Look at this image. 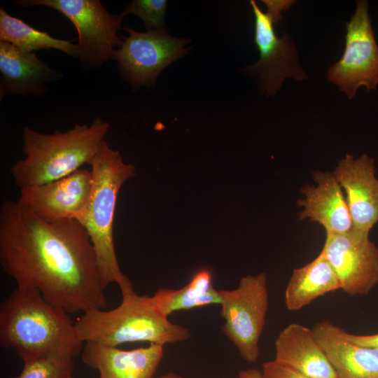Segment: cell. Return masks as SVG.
Instances as JSON below:
<instances>
[{
    "mask_svg": "<svg viewBox=\"0 0 378 378\" xmlns=\"http://www.w3.org/2000/svg\"><path fill=\"white\" fill-rule=\"evenodd\" d=\"M346 29L343 55L328 69V78L351 99L360 87L370 91L378 85V44L367 1H356V11Z\"/></svg>",
    "mask_w": 378,
    "mask_h": 378,
    "instance_id": "obj_8",
    "label": "cell"
},
{
    "mask_svg": "<svg viewBox=\"0 0 378 378\" xmlns=\"http://www.w3.org/2000/svg\"><path fill=\"white\" fill-rule=\"evenodd\" d=\"M92 185V172L79 169L58 180L20 189L17 202L46 220H78L88 203Z\"/></svg>",
    "mask_w": 378,
    "mask_h": 378,
    "instance_id": "obj_12",
    "label": "cell"
},
{
    "mask_svg": "<svg viewBox=\"0 0 378 378\" xmlns=\"http://www.w3.org/2000/svg\"><path fill=\"white\" fill-rule=\"evenodd\" d=\"M0 98L20 94L39 97L47 91L46 83L60 75L32 52L0 41Z\"/></svg>",
    "mask_w": 378,
    "mask_h": 378,
    "instance_id": "obj_17",
    "label": "cell"
},
{
    "mask_svg": "<svg viewBox=\"0 0 378 378\" xmlns=\"http://www.w3.org/2000/svg\"><path fill=\"white\" fill-rule=\"evenodd\" d=\"M124 29L129 35L115 50L114 59L134 88L153 87L163 69L190 50L188 39L170 36L166 29L141 32Z\"/></svg>",
    "mask_w": 378,
    "mask_h": 378,
    "instance_id": "obj_9",
    "label": "cell"
},
{
    "mask_svg": "<svg viewBox=\"0 0 378 378\" xmlns=\"http://www.w3.org/2000/svg\"><path fill=\"white\" fill-rule=\"evenodd\" d=\"M316 186L301 188L304 197L297 203L303 210L299 219L309 218L321 225L326 234L342 233L352 227V221L342 188L332 172H313Z\"/></svg>",
    "mask_w": 378,
    "mask_h": 378,
    "instance_id": "obj_16",
    "label": "cell"
},
{
    "mask_svg": "<svg viewBox=\"0 0 378 378\" xmlns=\"http://www.w3.org/2000/svg\"><path fill=\"white\" fill-rule=\"evenodd\" d=\"M313 332L338 378H378V349L352 342L348 332L328 321Z\"/></svg>",
    "mask_w": 378,
    "mask_h": 378,
    "instance_id": "obj_15",
    "label": "cell"
},
{
    "mask_svg": "<svg viewBox=\"0 0 378 378\" xmlns=\"http://www.w3.org/2000/svg\"><path fill=\"white\" fill-rule=\"evenodd\" d=\"M219 292L225 321L222 331L244 360L256 363L269 306L266 274L246 275L240 279L236 288Z\"/></svg>",
    "mask_w": 378,
    "mask_h": 378,
    "instance_id": "obj_7",
    "label": "cell"
},
{
    "mask_svg": "<svg viewBox=\"0 0 378 378\" xmlns=\"http://www.w3.org/2000/svg\"><path fill=\"white\" fill-rule=\"evenodd\" d=\"M274 360L314 378H338L312 329L299 323L284 328L274 342Z\"/></svg>",
    "mask_w": 378,
    "mask_h": 378,
    "instance_id": "obj_18",
    "label": "cell"
},
{
    "mask_svg": "<svg viewBox=\"0 0 378 378\" xmlns=\"http://www.w3.org/2000/svg\"><path fill=\"white\" fill-rule=\"evenodd\" d=\"M262 373L265 378H314L275 360L262 363Z\"/></svg>",
    "mask_w": 378,
    "mask_h": 378,
    "instance_id": "obj_24",
    "label": "cell"
},
{
    "mask_svg": "<svg viewBox=\"0 0 378 378\" xmlns=\"http://www.w3.org/2000/svg\"><path fill=\"white\" fill-rule=\"evenodd\" d=\"M238 378H265L258 369L248 368L239 371Z\"/></svg>",
    "mask_w": 378,
    "mask_h": 378,
    "instance_id": "obj_26",
    "label": "cell"
},
{
    "mask_svg": "<svg viewBox=\"0 0 378 378\" xmlns=\"http://www.w3.org/2000/svg\"><path fill=\"white\" fill-rule=\"evenodd\" d=\"M0 265L17 287L37 289L69 315L107 307L94 248L76 219L46 220L4 200Z\"/></svg>",
    "mask_w": 378,
    "mask_h": 378,
    "instance_id": "obj_1",
    "label": "cell"
},
{
    "mask_svg": "<svg viewBox=\"0 0 378 378\" xmlns=\"http://www.w3.org/2000/svg\"><path fill=\"white\" fill-rule=\"evenodd\" d=\"M369 233L352 227L326 234L321 251L337 274L340 289L349 295H367L378 284V248Z\"/></svg>",
    "mask_w": 378,
    "mask_h": 378,
    "instance_id": "obj_10",
    "label": "cell"
},
{
    "mask_svg": "<svg viewBox=\"0 0 378 378\" xmlns=\"http://www.w3.org/2000/svg\"><path fill=\"white\" fill-rule=\"evenodd\" d=\"M167 1L134 0L123 9L122 14H133L144 23L147 31L163 30L165 28V15Z\"/></svg>",
    "mask_w": 378,
    "mask_h": 378,
    "instance_id": "obj_23",
    "label": "cell"
},
{
    "mask_svg": "<svg viewBox=\"0 0 378 378\" xmlns=\"http://www.w3.org/2000/svg\"><path fill=\"white\" fill-rule=\"evenodd\" d=\"M15 4L46 6L66 17L78 31V57L85 68L114 59L115 48L122 42L118 31L125 16L109 13L99 0H20Z\"/></svg>",
    "mask_w": 378,
    "mask_h": 378,
    "instance_id": "obj_6",
    "label": "cell"
},
{
    "mask_svg": "<svg viewBox=\"0 0 378 378\" xmlns=\"http://www.w3.org/2000/svg\"><path fill=\"white\" fill-rule=\"evenodd\" d=\"M75 357L68 354H51L25 362L14 378H65L72 374Z\"/></svg>",
    "mask_w": 378,
    "mask_h": 378,
    "instance_id": "obj_22",
    "label": "cell"
},
{
    "mask_svg": "<svg viewBox=\"0 0 378 378\" xmlns=\"http://www.w3.org/2000/svg\"><path fill=\"white\" fill-rule=\"evenodd\" d=\"M340 289L337 274L323 253L293 270L284 293V303L289 311H298L315 299Z\"/></svg>",
    "mask_w": 378,
    "mask_h": 378,
    "instance_id": "obj_19",
    "label": "cell"
},
{
    "mask_svg": "<svg viewBox=\"0 0 378 378\" xmlns=\"http://www.w3.org/2000/svg\"><path fill=\"white\" fill-rule=\"evenodd\" d=\"M345 194L354 227L370 232L378 223V179L374 159L346 154L332 172Z\"/></svg>",
    "mask_w": 378,
    "mask_h": 378,
    "instance_id": "obj_13",
    "label": "cell"
},
{
    "mask_svg": "<svg viewBox=\"0 0 378 378\" xmlns=\"http://www.w3.org/2000/svg\"><path fill=\"white\" fill-rule=\"evenodd\" d=\"M0 41L9 43L28 52L41 49H56L78 57L77 44L58 39L48 33L34 29L22 20L0 8Z\"/></svg>",
    "mask_w": 378,
    "mask_h": 378,
    "instance_id": "obj_21",
    "label": "cell"
},
{
    "mask_svg": "<svg viewBox=\"0 0 378 378\" xmlns=\"http://www.w3.org/2000/svg\"><path fill=\"white\" fill-rule=\"evenodd\" d=\"M65 378H76V377H73L72 374H71V375H69V376H68V377H66Z\"/></svg>",
    "mask_w": 378,
    "mask_h": 378,
    "instance_id": "obj_28",
    "label": "cell"
},
{
    "mask_svg": "<svg viewBox=\"0 0 378 378\" xmlns=\"http://www.w3.org/2000/svg\"><path fill=\"white\" fill-rule=\"evenodd\" d=\"M79 340L118 347L128 342H146L164 346L190 338V330L172 323L155 307L151 296L134 290L122 294V302L111 310L91 309L74 322Z\"/></svg>",
    "mask_w": 378,
    "mask_h": 378,
    "instance_id": "obj_5",
    "label": "cell"
},
{
    "mask_svg": "<svg viewBox=\"0 0 378 378\" xmlns=\"http://www.w3.org/2000/svg\"><path fill=\"white\" fill-rule=\"evenodd\" d=\"M349 339L354 343L378 349V333L368 335L348 334Z\"/></svg>",
    "mask_w": 378,
    "mask_h": 378,
    "instance_id": "obj_25",
    "label": "cell"
},
{
    "mask_svg": "<svg viewBox=\"0 0 378 378\" xmlns=\"http://www.w3.org/2000/svg\"><path fill=\"white\" fill-rule=\"evenodd\" d=\"M151 299L155 309L166 317L178 311L221 304L219 290L212 284V274L205 268L195 273L183 287L159 288Z\"/></svg>",
    "mask_w": 378,
    "mask_h": 378,
    "instance_id": "obj_20",
    "label": "cell"
},
{
    "mask_svg": "<svg viewBox=\"0 0 378 378\" xmlns=\"http://www.w3.org/2000/svg\"><path fill=\"white\" fill-rule=\"evenodd\" d=\"M0 345L15 350L25 362L51 354L76 358L84 343L69 314L37 289L17 287L0 305Z\"/></svg>",
    "mask_w": 378,
    "mask_h": 378,
    "instance_id": "obj_2",
    "label": "cell"
},
{
    "mask_svg": "<svg viewBox=\"0 0 378 378\" xmlns=\"http://www.w3.org/2000/svg\"><path fill=\"white\" fill-rule=\"evenodd\" d=\"M92 185L85 208L77 220L85 229L93 245L106 288L115 283L121 293L134 290L131 281L122 273L113 241V223L117 198L122 185L136 174L135 167L125 163L118 150L104 140L93 158Z\"/></svg>",
    "mask_w": 378,
    "mask_h": 378,
    "instance_id": "obj_3",
    "label": "cell"
},
{
    "mask_svg": "<svg viewBox=\"0 0 378 378\" xmlns=\"http://www.w3.org/2000/svg\"><path fill=\"white\" fill-rule=\"evenodd\" d=\"M255 17L254 42L260 58L248 71L258 76L262 92L274 96L281 89L284 80L291 78L298 81L307 79L304 70L298 63L296 48L286 34L279 38L275 33L274 24L282 15L271 11L262 12L256 2L250 1Z\"/></svg>",
    "mask_w": 378,
    "mask_h": 378,
    "instance_id": "obj_11",
    "label": "cell"
},
{
    "mask_svg": "<svg viewBox=\"0 0 378 378\" xmlns=\"http://www.w3.org/2000/svg\"><path fill=\"white\" fill-rule=\"evenodd\" d=\"M109 130L108 122L96 118L90 125H76L66 132L43 134L23 128V159L10 172L20 189L65 177L85 164H90Z\"/></svg>",
    "mask_w": 378,
    "mask_h": 378,
    "instance_id": "obj_4",
    "label": "cell"
},
{
    "mask_svg": "<svg viewBox=\"0 0 378 378\" xmlns=\"http://www.w3.org/2000/svg\"><path fill=\"white\" fill-rule=\"evenodd\" d=\"M158 378H183V377L176 373L169 372V373L162 375L161 377Z\"/></svg>",
    "mask_w": 378,
    "mask_h": 378,
    "instance_id": "obj_27",
    "label": "cell"
},
{
    "mask_svg": "<svg viewBox=\"0 0 378 378\" xmlns=\"http://www.w3.org/2000/svg\"><path fill=\"white\" fill-rule=\"evenodd\" d=\"M163 346L124 350L94 342L84 344L83 362L99 372V378H153L163 357Z\"/></svg>",
    "mask_w": 378,
    "mask_h": 378,
    "instance_id": "obj_14",
    "label": "cell"
}]
</instances>
